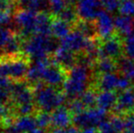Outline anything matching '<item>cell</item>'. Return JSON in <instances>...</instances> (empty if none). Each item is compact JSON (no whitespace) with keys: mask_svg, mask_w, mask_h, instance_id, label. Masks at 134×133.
<instances>
[{"mask_svg":"<svg viewBox=\"0 0 134 133\" xmlns=\"http://www.w3.org/2000/svg\"><path fill=\"white\" fill-rule=\"evenodd\" d=\"M134 110V88L123 90L118 95V100L112 111L116 114H127Z\"/></svg>","mask_w":134,"mask_h":133,"instance_id":"obj_13","label":"cell"},{"mask_svg":"<svg viewBox=\"0 0 134 133\" xmlns=\"http://www.w3.org/2000/svg\"><path fill=\"white\" fill-rule=\"evenodd\" d=\"M67 79L65 67L59 65L58 62H49L42 73V78L44 83L51 87H58L63 85Z\"/></svg>","mask_w":134,"mask_h":133,"instance_id":"obj_9","label":"cell"},{"mask_svg":"<svg viewBox=\"0 0 134 133\" xmlns=\"http://www.w3.org/2000/svg\"><path fill=\"white\" fill-rule=\"evenodd\" d=\"M72 122V113L67 108L59 107L51 114V125L55 129L68 128Z\"/></svg>","mask_w":134,"mask_h":133,"instance_id":"obj_15","label":"cell"},{"mask_svg":"<svg viewBox=\"0 0 134 133\" xmlns=\"http://www.w3.org/2000/svg\"><path fill=\"white\" fill-rule=\"evenodd\" d=\"M120 77L115 72L99 74L95 80L94 88L100 91H115L117 90Z\"/></svg>","mask_w":134,"mask_h":133,"instance_id":"obj_14","label":"cell"},{"mask_svg":"<svg viewBox=\"0 0 134 133\" xmlns=\"http://www.w3.org/2000/svg\"><path fill=\"white\" fill-rule=\"evenodd\" d=\"M90 66L78 63L69 70L65 83L63 84L64 94L69 99H79L88 89L90 78Z\"/></svg>","mask_w":134,"mask_h":133,"instance_id":"obj_1","label":"cell"},{"mask_svg":"<svg viewBox=\"0 0 134 133\" xmlns=\"http://www.w3.org/2000/svg\"><path fill=\"white\" fill-rule=\"evenodd\" d=\"M37 119H34L30 116H22L13 124V127L18 133H28L37 129Z\"/></svg>","mask_w":134,"mask_h":133,"instance_id":"obj_19","label":"cell"},{"mask_svg":"<svg viewBox=\"0 0 134 133\" xmlns=\"http://www.w3.org/2000/svg\"><path fill=\"white\" fill-rule=\"evenodd\" d=\"M94 24L97 30L98 37L101 40L112 37L114 35V31H116L114 20L112 19L110 14L106 10H101L99 13L96 19L94 20Z\"/></svg>","mask_w":134,"mask_h":133,"instance_id":"obj_10","label":"cell"},{"mask_svg":"<svg viewBox=\"0 0 134 133\" xmlns=\"http://www.w3.org/2000/svg\"><path fill=\"white\" fill-rule=\"evenodd\" d=\"M120 1L121 0H100V3L104 10L108 11L109 13H112L119 9Z\"/></svg>","mask_w":134,"mask_h":133,"instance_id":"obj_29","label":"cell"},{"mask_svg":"<svg viewBox=\"0 0 134 133\" xmlns=\"http://www.w3.org/2000/svg\"><path fill=\"white\" fill-rule=\"evenodd\" d=\"M28 64L26 59L20 57L4 59L0 60V76L20 79L27 74Z\"/></svg>","mask_w":134,"mask_h":133,"instance_id":"obj_6","label":"cell"},{"mask_svg":"<svg viewBox=\"0 0 134 133\" xmlns=\"http://www.w3.org/2000/svg\"><path fill=\"white\" fill-rule=\"evenodd\" d=\"M79 129L77 127H68L64 129H55L53 133H78Z\"/></svg>","mask_w":134,"mask_h":133,"instance_id":"obj_37","label":"cell"},{"mask_svg":"<svg viewBox=\"0 0 134 133\" xmlns=\"http://www.w3.org/2000/svg\"><path fill=\"white\" fill-rule=\"evenodd\" d=\"M115 24V30L117 34L122 37H128L131 34H132L133 27H134V21L132 16H123V15H120V16H116L114 19Z\"/></svg>","mask_w":134,"mask_h":133,"instance_id":"obj_16","label":"cell"},{"mask_svg":"<svg viewBox=\"0 0 134 133\" xmlns=\"http://www.w3.org/2000/svg\"><path fill=\"white\" fill-rule=\"evenodd\" d=\"M88 39L91 38L86 37L80 30L76 29L75 31L70 32L68 36H66L65 37L61 38L60 47L73 53H80V52H84Z\"/></svg>","mask_w":134,"mask_h":133,"instance_id":"obj_12","label":"cell"},{"mask_svg":"<svg viewBox=\"0 0 134 133\" xmlns=\"http://www.w3.org/2000/svg\"><path fill=\"white\" fill-rule=\"evenodd\" d=\"M117 64L118 71H120V74L134 82V60L126 57H121L117 60Z\"/></svg>","mask_w":134,"mask_h":133,"instance_id":"obj_21","label":"cell"},{"mask_svg":"<svg viewBox=\"0 0 134 133\" xmlns=\"http://www.w3.org/2000/svg\"><path fill=\"white\" fill-rule=\"evenodd\" d=\"M106 111L99 108H86L83 112L73 116V123L78 129L90 128L99 126L105 120Z\"/></svg>","mask_w":134,"mask_h":133,"instance_id":"obj_7","label":"cell"},{"mask_svg":"<svg viewBox=\"0 0 134 133\" xmlns=\"http://www.w3.org/2000/svg\"><path fill=\"white\" fill-rule=\"evenodd\" d=\"M78 133H99V132H98V130H96V128L90 127V128L81 129L80 130H79Z\"/></svg>","mask_w":134,"mask_h":133,"instance_id":"obj_39","label":"cell"},{"mask_svg":"<svg viewBox=\"0 0 134 133\" xmlns=\"http://www.w3.org/2000/svg\"><path fill=\"white\" fill-rule=\"evenodd\" d=\"M37 126L41 129H45L51 124V115H49L48 112H42L37 118Z\"/></svg>","mask_w":134,"mask_h":133,"instance_id":"obj_31","label":"cell"},{"mask_svg":"<svg viewBox=\"0 0 134 133\" xmlns=\"http://www.w3.org/2000/svg\"><path fill=\"white\" fill-rule=\"evenodd\" d=\"M123 47L125 57L134 60V34H131L124 38Z\"/></svg>","mask_w":134,"mask_h":133,"instance_id":"obj_26","label":"cell"},{"mask_svg":"<svg viewBox=\"0 0 134 133\" xmlns=\"http://www.w3.org/2000/svg\"><path fill=\"white\" fill-rule=\"evenodd\" d=\"M35 103L43 112L54 111L61 107L66 99V95L58 91L54 87L45 86L44 84H37L34 94Z\"/></svg>","mask_w":134,"mask_h":133,"instance_id":"obj_2","label":"cell"},{"mask_svg":"<svg viewBox=\"0 0 134 133\" xmlns=\"http://www.w3.org/2000/svg\"><path fill=\"white\" fill-rule=\"evenodd\" d=\"M123 39L119 34H114L112 37L99 43V59L108 57L117 61L123 57Z\"/></svg>","mask_w":134,"mask_h":133,"instance_id":"obj_5","label":"cell"},{"mask_svg":"<svg viewBox=\"0 0 134 133\" xmlns=\"http://www.w3.org/2000/svg\"><path fill=\"white\" fill-rule=\"evenodd\" d=\"M118 100V95L115 91H100L97 96L96 105L98 108L108 111L112 110Z\"/></svg>","mask_w":134,"mask_h":133,"instance_id":"obj_18","label":"cell"},{"mask_svg":"<svg viewBox=\"0 0 134 133\" xmlns=\"http://www.w3.org/2000/svg\"><path fill=\"white\" fill-rule=\"evenodd\" d=\"M25 9L32 12H45L47 9H49V1L48 0H29L26 5Z\"/></svg>","mask_w":134,"mask_h":133,"instance_id":"obj_24","label":"cell"},{"mask_svg":"<svg viewBox=\"0 0 134 133\" xmlns=\"http://www.w3.org/2000/svg\"><path fill=\"white\" fill-rule=\"evenodd\" d=\"M133 111H134V110H133Z\"/></svg>","mask_w":134,"mask_h":133,"instance_id":"obj_43","label":"cell"},{"mask_svg":"<svg viewBox=\"0 0 134 133\" xmlns=\"http://www.w3.org/2000/svg\"><path fill=\"white\" fill-rule=\"evenodd\" d=\"M98 132L99 133H116L113 129L111 122L109 120H104L98 126Z\"/></svg>","mask_w":134,"mask_h":133,"instance_id":"obj_32","label":"cell"},{"mask_svg":"<svg viewBox=\"0 0 134 133\" xmlns=\"http://www.w3.org/2000/svg\"><path fill=\"white\" fill-rule=\"evenodd\" d=\"M119 11L123 16H134V0H121Z\"/></svg>","mask_w":134,"mask_h":133,"instance_id":"obj_27","label":"cell"},{"mask_svg":"<svg viewBox=\"0 0 134 133\" xmlns=\"http://www.w3.org/2000/svg\"><path fill=\"white\" fill-rule=\"evenodd\" d=\"M11 96L18 107V112L23 116H27L34 109L33 95L24 83H16L12 86Z\"/></svg>","mask_w":134,"mask_h":133,"instance_id":"obj_4","label":"cell"},{"mask_svg":"<svg viewBox=\"0 0 134 133\" xmlns=\"http://www.w3.org/2000/svg\"><path fill=\"white\" fill-rule=\"evenodd\" d=\"M49 1V10L55 16H59L64 9L71 5L72 0H48Z\"/></svg>","mask_w":134,"mask_h":133,"instance_id":"obj_25","label":"cell"},{"mask_svg":"<svg viewBox=\"0 0 134 133\" xmlns=\"http://www.w3.org/2000/svg\"><path fill=\"white\" fill-rule=\"evenodd\" d=\"M9 8H10V2L5 1V0H0V10L9 11Z\"/></svg>","mask_w":134,"mask_h":133,"instance_id":"obj_38","label":"cell"},{"mask_svg":"<svg viewBox=\"0 0 134 133\" xmlns=\"http://www.w3.org/2000/svg\"><path fill=\"white\" fill-rule=\"evenodd\" d=\"M5 1H7V2H11V0H5Z\"/></svg>","mask_w":134,"mask_h":133,"instance_id":"obj_41","label":"cell"},{"mask_svg":"<svg viewBox=\"0 0 134 133\" xmlns=\"http://www.w3.org/2000/svg\"><path fill=\"white\" fill-rule=\"evenodd\" d=\"M70 24L61 18H57L51 23V33L58 38H63L70 33Z\"/></svg>","mask_w":134,"mask_h":133,"instance_id":"obj_22","label":"cell"},{"mask_svg":"<svg viewBox=\"0 0 134 133\" xmlns=\"http://www.w3.org/2000/svg\"><path fill=\"white\" fill-rule=\"evenodd\" d=\"M96 90L97 89L95 88H93V86H91L80 96V100L86 106L87 108H93L94 105H96L98 96L97 93H96Z\"/></svg>","mask_w":134,"mask_h":133,"instance_id":"obj_23","label":"cell"},{"mask_svg":"<svg viewBox=\"0 0 134 133\" xmlns=\"http://www.w3.org/2000/svg\"><path fill=\"white\" fill-rule=\"evenodd\" d=\"M123 133H134V111L125 114Z\"/></svg>","mask_w":134,"mask_h":133,"instance_id":"obj_28","label":"cell"},{"mask_svg":"<svg viewBox=\"0 0 134 133\" xmlns=\"http://www.w3.org/2000/svg\"><path fill=\"white\" fill-rule=\"evenodd\" d=\"M11 16L9 11L0 10V25H7L10 22Z\"/></svg>","mask_w":134,"mask_h":133,"instance_id":"obj_36","label":"cell"},{"mask_svg":"<svg viewBox=\"0 0 134 133\" xmlns=\"http://www.w3.org/2000/svg\"><path fill=\"white\" fill-rule=\"evenodd\" d=\"M58 48L57 42L50 36L37 34L32 37L24 45V49L29 57L36 60L47 59L48 55Z\"/></svg>","mask_w":134,"mask_h":133,"instance_id":"obj_3","label":"cell"},{"mask_svg":"<svg viewBox=\"0 0 134 133\" xmlns=\"http://www.w3.org/2000/svg\"><path fill=\"white\" fill-rule=\"evenodd\" d=\"M0 30H1V28H0Z\"/></svg>","mask_w":134,"mask_h":133,"instance_id":"obj_42","label":"cell"},{"mask_svg":"<svg viewBox=\"0 0 134 133\" xmlns=\"http://www.w3.org/2000/svg\"><path fill=\"white\" fill-rule=\"evenodd\" d=\"M37 15L38 13L32 12L27 9L19 11L16 14L15 21H16L18 27L20 28L22 36L27 37L31 34L37 35Z\"/></svg>","mask_w":134,"mask_h":133,"instance_id":"obj_8","label":"cell"},{"mask_svg":"<svg viewBox=\"0 0 134 133\" xmlns=\"http://www.w3.org/2000/svg\"><path fill=\"white\" fill-rule=\"evenodd\" d=\"M13 35L8 29H1L0 30V48L5 47L8 41L12 38Z\"/></svg>","mask_w":134,"mask_h":133,"instance_id":"obj_33","label":"cell"},{"mask_svg":"<svg viewBox=\"0 0 134 133\" xmlns=\"http://www.w3.org/2000/svg\"><path fill=\"white\" fill-rule=\"evenodd\" d=\"M28 133H45L43 131L42 129H35V130H31V131H29Z\"/></svg>","mask_w":134,"mask_h":133,"instance_id":"obj_40","label":"cell"},{"mask_svg":"<svg viewBox=\"0 0 134 133\" xmlns=\"http://www.w3.org/2000/svg\"><path fill=\"white\" fill-rule=\"evenodd\" d=\"M130 88H131V80L124 76H122L121 78H120L119 82H118L117 90L123 91V90H126V89H130Z\"/></svg>","mask_w":134,"mask_h":133,"instance_id":"obj_35","label":"cell"},{"mask_svg":"<svg viewBox=\"0 0 134 133\" xmlns=\"http://www.w3.org/2000/svg\"><path fill=\"white\" fill-rule=\"evenodd\" d=\"M86 106L83 104V102L79 99H75L70 102L69 107V109L71 111V113L73 115H77V114H80L81 112H83L85 110Z\"/></svg>","mask_w":134,"mask_h":133,"instance_id":"obj_30","label":"cell"},{"mask_svg":"<svg viewBox=\"0 0 134 133\" xmlns=\"http://www.w3.org/2000/svg\"><path fill=\"white\" fill-rule=\"evenodd\" d=\"M55 53V61L58 62L59 65H61L65 68L70 69L72 67L76 65L77 57L75 56V53L69 51V50L63 48L61 47H58Z\"/></svg>","mask_w":134,"mask_h":133,"instance_id":"obj_17","label":"cell"},{"mask_svg":"<svg viewBox=\"0 0 134 133\" xmlns=\"http://www.w3.org/2000/svg\"><path fill=\"white\" fill-rule=\"evenodd\" d=\"M19 42H18V39L15 38L14 37H12V38L8 41V43L7 44V46L5 47V50L8 51L9 53H15V52L18 51L19 49Z\"/></svg>","mask_w":134,"mask_h":133,"instance_id":"obj_34","label":"cell"},{"mask_svg":"<svg viewBox=\"0 0 134 133\" xmlns=\"http://www.w3.org/2000/svg\"><path fill=\"white\" fill-rule=\"evenodd\" d=\"M100 0H77L76 9L81 20L94 21L101 11Z\"/></svg>","mask_w":134,"mask_h":133,"instance_id":"obj_11","label":"cell"},{"mask_svg":"<svg viewBox=\"0 0 134 133\" xmlns=\"http://www.w3.org/2000/svg\"><path fill=\"white\" fill-rule=\"evenodd\" d=\"M94 68L97 71L98 75L105 73H112L118 70V64L116 60L108 57H102L96 60L94 63Z\"/></svg>","mask_w":134,"mask_h":133,"instance_id":"obj_20","label":"cell"}]
</instances>
